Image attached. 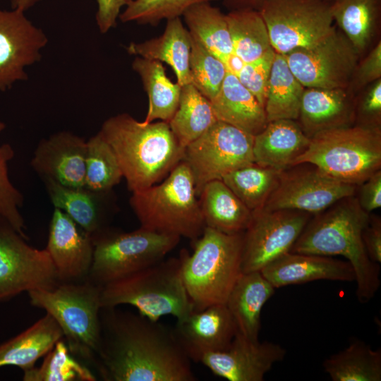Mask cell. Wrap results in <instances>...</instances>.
Masks as SVG:
<instances>
[{"label": "cell", "instance_id": "obj_1", "mask_svg": "<svg viewBox=\"0 0 381 381\" xmlns=\"http://www.w3.org/2000/svg\"><path fill=\"white\" fill-rule=\"evenodd\" d=\"M92 366L104 381H195L174 329L140 314L102 307Z\"/></svg>", "mask_w": 381, "mask_h": 381}, {"label": "cell", "instance_id": "obj_2", "mask_svg": "<svg viewBox=\"0 0 381 381\" xmlns=\"http://www.w3.org/2000/svg\"><path fill=\"white\" fill-rule=\"evenodd\" d=\"M369 219L355 195L344 198L314 214L289 252L344 257L355 274L356 297L367 303L380 285V265L369 258L362 238Z\"/></svg>", "mask_w": 381, "mask_h": 381}, {"label": "cell", "instance_id": "obj_3", "mask_svg": "<svg viewBox=\"0 0 381 381\" xmlns=\"http://www.w3.org/2000/svg\"><path fill=\"white\" fill-rule=\"evenodd\" d=\"M99 132L113 150L132 193L159 182L182 162L184 149L168 122H140L123 113L107 119Z\"/></svg>", "mask_w": 381, "mask_h": 381}, {"label": "cell", "instance_id": "obj_4", "mask_svg": "<svg viewBox=\"0 0 381 381\" xmlns=\"http://www.w3.org/2000/svg\"><path fill=\"white\" fill-rule=\"evenodd\" d=\"M243 232L229 234L205 226L193 253L181 255L182 278L194 310L225 304L242 273Z\"/></svg>", "mask_w": 381, "mask_h": 381}, {"label": "cell", "instance_id": "obj_5", "mask_svg": "<svg viewBox=\"0 0 381 381\" xmlns=\"http://www.w3.org/2000/svg\"><path fill=\"white\" fill-rule=\"evenodd\" d=\"M181 259L170 258L102 287L101 306L130 305L152 320L181 318L194 310L182 278Z\"/></svg>", "mask_w": 381, "mask_h": 381}, {"label": "cell", "instance_id": "obj_6", "mask_svg": "<svg viewBox=\"0 0 381 381\" xmlns=\"http://www.w3.org/2000/svg\"><path fill=\"white\" fill-rule=\"evenodd\" d=\"M301 163H310L339 181L358 186L380 170V127L352 124L319 132L310 138L291 166Z\"/></svg>", "mask_w": 381, "mask_h": 381}, {"label": "cell", "instance_id": "obj_7", "mask_svg": "<svg viewBox=\"0 0 381 381\" xmlns=\"http://www.w3.org/2000/svg\"><path fill=\"white\" fill-rule=\"evenodd\" d=\"M102 287L86 279L28 292L30 303L56 320L71 354L87 366H92L99 343Z\"/></svg>", "mask_w": 381, "mask_h": 381}, {"label": "cell", "instance_id": "obj_8", "mask_svg": "<svg viewBox=\"0 0 381 381\" xmlns=\"http://www.w3.org/2000/svg\"><path fill=\"white\" fill-rule=\"evenodd\" d=\"M130 205L140 226L193 241L205 228L192 174L181 162L159 184L133 192Z\"/></svg>", "mask_w": 381, "mask_h": 381}, {"label": "cell", "instance_id": "obj_9", "mask_svg": "<svg viewBox=\"0 0 381 381\" xmlns=\"http://www.w3.org/2000/svg\"><path fill=\"white\" fill-rule=\"evenodd\" d=\"M92 239L93 257L86 279L102 286L163 260L181 237L140 226L130 232L107 228Z\"/></svg>", "mask_w": 381, "mask_h": 381}, {"label": "cell", "instance_id": "obj_10", "mask_svg": "<svg viewBox=\"0 0 381 381\" xmlns=\"http://www.w3.org/2000/svg\"><path fill=\"white\" fill-rule=\"evenodd\" d=\"M253 139V135L217 121L185 147L182 162L190 170L198 197L207 183L254 163Z\"/></svg>", "mask_w": 381, "mask_h": 381}, {"label": "cell", "instance_id": "obj_11", "mask_svg": "<svg viewBox=\"0 0 381 381\" xmlns=\"http://www.w3.org/2000/svg\"><path fill=\"white\" fill-rule=\"evenodd\" d=\"M333 0H267L260 11L273 49L286 54L311 45L334 28Z\"/></svg>", "mask_w": 381, "mask_h": 381}, {"label": "cell", "instance_id": "obj_12", "mask_svg": "<svg viewBox=\"0 0 381 381\" xmlns=\"http://www.w3.org/2000/svg\"><path fill=\"white\" fill-rule=\"evenodd\" d=\"M304 87L348 88L360 55L339 30L306 47L284 54Z\"/></svg>", "mask_w": 381, "mask_h": 381}, {"label": "cell", "instance_id": "obj_13", "mask_svg": "<svg viewBox=\"0 0 381 381\" xmlns=\"http://www.w3.org/2000/svg\"><path fill=\"white\" fill-rule=\"evenodd\" d=\"M61 283L46 248H35L0 217V301Z\"/></svg>", "mask_w": 381, "mask_h": 381}, {"label": "cell", "instance_id": "obj_14", "mask_svg": "<svg viewBox=\"0 0 381 381\" xmlns=\"http://www.w3.org/2000/svg\"><path fill=\"white\" fill-rule=\"evenodd\" d=\"M357 186L339 181L310 163L279 172L276 187L261 210H295L315 214L355 195Z\"/></svg>", "mask_w": 381, "mask_h": 381}, {"label": "cell", "instance_id": "obj_15", "mask_svg": "<svg viewBox=\"0 0 381 381\" xmlns=\"http://www.w3.org/2000/svg\"><path fill=\"white\" fill-rule=\"evenodd\" d=\"M311 217L295 210L253 212L243 231L242 272L260 271L289 252Z\"/></svg>", "mask_w": 381, "mask_h": 381}, {"label": "cell", "instance_id": "obj_16", "mask_svg": "<svg viewBox=\"0 0 381 381\" xmlns=\"http://www.w3.org/2000/svg\"><path fill=\"white\" fill-rule=\"evenodd\" d=\"M48 42L43 30L20 9L0 8V91L28 78L26 66L41 59L40 51Z\"/></svg>", "mask_w": 381, "mask_h": 381}, {"label": "cell", "instance_id": "obj_17", "mask_svg": "<svg viewBox=\"0 0 381 381\" xmlns=\"http://www.w3.org/2000/svg\"><path fill=\"white\" fill-rule=\"evenodd\" d=\"M286 354V350L278 344L251 341L237 332L225 350L205 354L200 363L229 381H262Z\"/></svg>", "mask_w": 381, "mask_h": 381}, {"label": "cell", "instance_id": "obj_18", "mask_svg": "<svg viewBox=\"0 0 381 381\" xmlns=\"http://www.w3.org/2000/svg\"><path fill=\"white\" fill-rule=\"evenodd\" d=\"M173 329L183 350L195 363H200L205 354L225 350L238 332L225 304L193 310L177 319Z\"/></svg>", "mask_w": 381, "mask_h": 381}, {"label": "cell", "instance_id": "obj_19", "mask_svg": "<svg viewBox=\"0 0 381 381\" xmlns=\"http://www.w3.org/2000/svg\"><path fill=\"white\" fill-rule=\"evenodd\" d=\"M93 248L91 236L66 213L54 208L46 250L61 283L86 279L92 262Z\"/></svg>", "mask_w": 381, "mask_h": 381}, {"label": "cell", "instance_id": "obj_20", "mask_svg": "<svg viewBox=\"0 0 381 381\" xmlns=\"http://www.w3.org/2000/svg\"><path fill=\"white\" fill-rule=\"evenodd\" d=\"M86 152L84 138L63 131L40 140L30 164L42 179L68 187H85Z\"/></svg>", "mask_w": 381, "mask_h": 381}, {"label": "cell", "instance_id": "obj_21", "mask_svg": "<svg viewBox=\"0 0 381 381\" xmlns=\"http://www.w3.org/2000/svg\"><path fill=\"white\" fill-rule=\"evenodd\" d=\"M260 272L275 289L320 279L355 280L353 267L347 260L291 252L275 259Z\"/></svg>", "mask_w": 381, "mask_h": 381}, {"label": "cell", "instance_id": "obj_22", "mask_svg": "<svg viewBox=\"0 0 381 381\" xmlns=\"http://www.w3.org/2000/svg\"><path fill=\"white\" fill-rule=\"evenodd\" d=\"M355 104L348 88L305 87L297 120L305 134L311 138L321 131L352 125Z\"/></svg>", "mask_w": 381, "mask_h": 381}, {"label": "cell", "instance_id": "obj_23", "mask_svg": "<svg viewBox=\"0 0 381 381\" xmlns=\"http://www.w3.org/2000/svg\"><path fill=\"white\" fill-rule=\"evenodd\" d=\"M310 142L296 120L278 119L267 123L254 136V163L282 171L292 165L294 160L307 147Z\"/></svg>", "mask_w": 381, "mask_h": 381}, {"label": "cell", "instance_id": "obj_24", "mask_svg": "<svg viewBox=\"0 0 381 381\" xmlns=\"http://www.w3.org/2000/svg\"><path fill=\"white\" fill-rule=\"evenodd\" d=\"M274 290L260 271L242 272L227 298L238 332L251 341L259 340L261 311Z\"/></svg>", "mask_w": 381, "mask_h": 381}, {"label": "cell", "instance_id": "obj_25", "mask_svg": "<svg viewBox=\"0 0 381 381\" xmlns=\"http://www.w3.org/2000/svg\"><path fill=\"white\" fill-rule=\"evenodd\" d=\"M191 48L190 33L181 18L167 20L164 32L140 42H131L126 47L131 55L164 62L174 71L181 86L190 83L189 59Z\"/></svg>", "mask_w": 381, "mask_h": 381}, {"label": "cell", "instance_id": "obj_26", "mask_svg": "<svg viewBox=\"0 0 381 381\" xmlns=\"http://www.w3.org/2000/svg\"><path fill=\"white\" fill-rule=\"evenodd\" d=\"M210 102L218 121L253 136L268 123L264 107L230 72H227L220 90Z\"/></svg>", "mask_w": 381, "mask_h": 381}, {"label": "cell", "instance_id": "obj_27", "mask_svg": "<svg viewBox=\"0 0 381 381\" xmlns=\"http://www.w3.org/2000/svg\"><path fill=\"white\" fill-rule=\"evenodd\" d=\"M42 181L54 208L66 213L91 237L107 229L106 198L110 191L68 187L48 179Z\"/></svg>", "mask_w": 381, "mask_h": 381}, {"label": "cell", "instance_id": "obj_28", "mask_svg": "<svg viewBox=\"0 0 381 381\" xmlns=\"http://www.w3.org/2000/svg\"><path fill=\"white\" fill-rule=\"evenodd\" d=\"M62 339L60 326L46 313L26 330L0 344V367L14 365L23 371L32 368Z\"/></svg>", "mask_w": 381, "mask_h": 381}, {"label": "cell", "instance_id": "obj_29", "mask_svg": "<svg viewBox=\"0 0 381 381\" xmlns=\"http://www.w3.org/2000/svg\"><path fill=\"white\" fill-rule=\"evenodd\" d=\"M198 200L207 227L234 234L243 232L251 221L253 212L222 180L205 184Z\"/></svg>", "mask_w": 381, "mask_h": 381}, {"label": "cell", "instance_id": "obj_30", "mask_svg": "<svg viewBox=\"0 0 381 381\" xmlns=\"http://www.w3.org/2000/svg\"><path fill=\"white\" fill-rule=\"evenodd\" d=\"M132 68L140 76L148 97V111L143 122H169L178 108L181 86L167 76L160 61L135 56Z\"/></svg>", "mask_w": 381, "mask_h": 381}, {"label": "cell", "instance_id": "obj_31", "mask_svg": "<svg viewBox=\"0 0 381 381\" xmlns=\"http://www.w3.org/2000/svg\"><path fill=\"white\" fill-rule=\"evenodd\" d=\"M332 15L361 56L370 45L378 28L381 0H333Z\"/></svg>", "mask_w": 381, "mask_h": 381}, {"label": "cell", "instance_id": "obj_32", "mask_svg": "<svg viewBox=\"0 0 381 381\" xmlns=\"http://www.w3.org/2000/svg\"><path fill=\"white\" fill-rule=\"evenodd\" d=\"M190 36L224 65L234 55L225 13L211 3L191 6L182 16Z\"/></svg>", "mask_w": 381, "mask_h": 381}, {"label": "cell", "instance_id": "obj_33", "mask_svg": "<svg viewBox=\"0 0 381 381\" xmlns=\"http://www.w3.org/2000/svg\"><path fill=\"white\" fill-rule=\"evenodd\" d=\"M305 87L291 72L285 56L275 53L264 105L267 121L297 120Z\"/></svg>", "mask_w": 381, "mask_h": 381}, {"label": "cell", "instance_id": "obj_34", "mask_svg": "<svg viewBox=\"0 0 381 381\" xmlns=\"http://www.w3.org/2000/svg\"><path fill=\"white\" fill-rule=\"evenodd\" d=\"M325 372L332 381H380L381 350H374L358 339L326 358Z\"/></svg>", "mask_w": 381, "mask_h": 381}, {"label": "cell", "instance_id": "obj_35", "mask_svg": "<svg viewBox=\"0 0 381 381\" xmlns=\"http://www.w3.org/2000/svg\"><path fill=\"white\" fill-rule=\"evenodd\" d=\"M217 121L210 100L191 83L181 86L178 108L168 123L183 149Z\"/></svg>", "mask_w": 381, "mask_h": 381}, {"label": "cell", "instance_id": "obj_36", "mask_svg": "<svg viewBox=\"0 0 381 381\" xmlns=\"http://www.w3.org/2000/svg\"><path fill=\"white\" fill-rule=\"evenodd\" d=\"M235 56L243 63L259 59L273 49L260 11H229L225 14Z\"/></svg>", "mask_w": 381, "mask_h": 381}, {"label": "cell", "instance_id": "obj_37", "mask_svg": "<svg viewBox=\"0 0 381 381\" xmlns=\"http://www.w3.org/2000/svg\"><path fill=\"white\" fill-rule=\"evenodd\" d=\"M279 172L253 163L228 173L222 181L253 212L265 205L277 186Z\"/></svg>", "mask_w": 381, "mask_h": 381}, {"label": "cell", "instance_id": "obj_38", "mask_svg": "<svg viewBox=\"0 0 381 381\" xmlns=\"http://www.w3.org/2000/svg\"><path fill=\"white\" fill-rule=\"evenodd\" d=\"M42 364L24 372V381H95L96 376L86 365L70 352L64 339L45 355Z\"/></svg>", "mask_w": 381, "mask_h": 381}, {"label": "cell", "instance_id": "obj_39", "mask_svg": "<svg viewBox=\"0 0 381 381\" xmlns=\"http://www.w3.org/2000/svg\"><path fill=\"white\" fill-rule=\"evenodd\" d=\"M123 178L116 157L109 143L98 132L87 141L85 187L109 192Z\"/></svg>", "mask_w": 381, "mask_h": 381}, {"label": "cell", "instance_id": "obj_40", "mask_svg": "<svg viewBox=\"0 0 381 381\" xmlns=\"http://www.w3.org/2000/svg\"><path fill=\"white\" fill-rule=\"evenodd\" d=\"M190 40L189 59L190 83L211 101L220 90L228 71L224 64L217 56L191 36Z\"/></svg>", "mask_w": 381, "mask_h": 381}, {"label": "cell", "instance_id": "obj_41", "mask_svg": "<svg viewBox=\"0 0 381 381\" xmlns=\"http://www.w3.org/2000/svg\"><path fill=\"white\" fill-rule=\"evenodd\" d=\"M218 0H132L121 12L122 23L157 25L162 20L182 17L193 6Z\"/></svg>", "mask_w": 381, "mask_h": 381}, {"label": "cell", "instance_id": "obj_42", "mask_svg": "<svg viewBox=\"0 0 381 381\" xmlns=\"http://www.w3.org/2000/svg\"><path fill=\"white\" fill-rule=\"evenodd\" d=\"M15 152L8 143L0 145V217L6 219L24 238L26 226L20 208L23 204V196L11 182L8 163L14 157Z\"/></svg>", "mask_w": 381, "mask_h": 381}, {"label": "cell", "instance_id": "obj_43", "mask_svg": "<svg viewBox=\"0 0 381 381\" xmlns=\"http://www.w3.org/2000/svg\"><path fill=\"white\" fill-rule=\"evenodd\" d=\"M275 53L276 52L272 49L259 59L244 63L235 75L241 83L256 97L263 107Z\"/></svg>", "mask_w": 381, "mask_h": 381}, {"label": "cell", "instance_id": "obj_44", "mask_svg": "<svg viewBox=\"0 0 381 381\" xmlns=\"http://www.w3.org/2000/svg\"><path fill=\"white\" fill-rule=\"evenodd\" d=\"M357 104H355L356 124L380 127L381 78L368 85Z\"/></svg>", "mask_w": 381, "mask_h": 381}, {"label": "cell", "instance_id": "obj_45", "mask_svg": "<svg viewBox=\"0 0 381 381\" xmlns=\"http://www.w3.org/2000/svg\"><path fill=\"white\" fill-rule=\"evenodd\" d=\"M381 78V42L379 41L364 59L358 62L348 89L353 94Z\"/></svg>", "mask_w": 381, "mask_h": 381}, {"label": "cell", "instance_id": "obj_46", "mask_svg": "<svg viewBox=\"0 0 381 381\" xmlns=\"http://www.w3.org/2000/svg\"><path fill=\"white\" fill-rule=\"evenodd\" d=\"M132 0H96V23L99 32L107 33L115 28L121 12Z\"/></svg>", "mask_w": 381, "mask_h": 381}, {"label": "cell", "instance_id": "obj_47", "mask_svg": "<svg viewBox=\"0 0 381 381\" xmlns=\"http://www.w3.org/2000/svg\"><path fill=\"white\" fill-rule=\"evenodd\" d=\"M356 197L361 207L370 213L381 206V169L376 171L361 185Z\"/></svg>", "mask_w": 381, "mask_h": 381}, {"label": "cell", "instance_id": "obj_48", "mask_svg": "<svg viewBox=\"0 0 381 381\" xmlns=\"http://www.w3.org/2000/svg\"><path fill=\"white\" fill-rule=\"evenodd\" d=\"M363 241L369 258L374 262L381 263V222L380 217L370 214L368 225L362 234Z\"/></svg>", "mask_w": 381, "mask_h": 381}, {"label": "cell", "instance_id": "obj_49", "mask_svg": "<svg viewBox=\"0 0 381 381\" xmlns=\"http://www.w3.org/2000/svg\"><path fill=\"white\" fill-rule=\"evenodd\" d=\"M267 0H222L229 11L252 10L260 11Z\"/></svg>", "mask_w": 381, "mask_h": 381}, {"label": "cell", "instance_id": "obj_50", "mask_svg": "<svg viewBox=\"0 0 381 381\" xmlns=\"http://www.w3.org/2000/svg\"><path fill=\"white\" fill-rule=\"evenodd\" d=\"M11 9H20L26 11L42 0H9Z\"/></svg>", "mask_w": 381, "mask_h": 381}, {"label": "cell", "instance_id": "obj_51", "mask_svg": "<svg viewBox=\"0 0 381 381\" xmlns=\"http://www.w3.org/2000/svg\"><path fill=\"white\" fill-rule=\"evenodd\" d=\"M6 128V125L4 122H2L1 121H0V133L1 131H3Z\"/></svg>", "mask_w": 381, "mask_h": 381}]
</instances>
